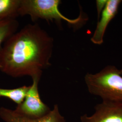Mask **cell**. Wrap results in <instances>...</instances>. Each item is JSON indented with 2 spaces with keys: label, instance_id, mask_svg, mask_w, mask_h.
Here are the masks:
<instances>
[{
  "label": "cell",
  "instance_id": "cell-12",
  "mask_svg": "<svg viewBox=\"0 0 122 122\" xmlns=\"http://www.w3.org/2000/svg\"><path fill=\"white\" fill-rule=\"evenodd\" d=\"M120 73L122 75V69L121 70H120Z\"/></svg>",
  "mask_w": 122,
  "mask_h": 122
},
{
  "label": "cell",
  "instance_id": "cell-1",
  "mask_svg": "<svg viewBox=\"0 0 122 122\" xmlns=\"http://www.w3.org/2000/svg\"><path fill=\"white\" fill-rule=\"evenodd\" d=\"M54 41L38 24H29L3 44L0 71L14 78L25 76L41 77L51 65Z\"/></svg>",
  "mask_w": 122,
  "mask_h": 122
},
{
  "label": "cell",
  "instance_id": "cell-6",
  "mask_svg": "<svg viewBox=\"0 0 122 122\" xmlns=\"http://www.w3.org/2000/svg\"><path fill=\"white\" fill-rule=\"evenodd\" d=\"M121 0H108L105 8L100 15L96 30L91 38L93 44L100 45L104 42L105 32L109 23L115 17L118 13L119 5L122 2Z\"/></svg>",
  "mask_w": 122,
  "mask_h": 122
},
{
  "label": "cell",
  "instance_id": "cell-9",
  "mask_svg": "<svg viewBox=\"0 0 122 122\" xmlns=\"http://www.w3.org/2000/svg\"><path fill=\"white\" fill-rule=\"evenodd\" d=\"M18 27L19 23L15 19L0 20V56L5 42L17 32Z\"/></svg>",
  "mask_w": 122,
  "mask_h": 122
},
{
  "label": "cell",
  "instance_id": "cell-11",
  "mask_svg": "<svg viewBox=\"0 0 122 122\" xmlns=\"http://www.w3.org/2000/svg\"><path fill=\"white\" fill-rule=\"evenodd\" d=\"M107 0H98L96 1V7L98 13V20H99L100 18L101 14L102 13L103 10L105 8V5L106 4Z\"/></svg>",
  "mask_w": 122,
  "mask_h": 122
},
{
  "label": "cell",
  "instance_id": "cell-3",
  "mask_svg": "<svg viewBox=\"0 0 122 122\" xmlns=\"http://www.w3.org/2000/svg\"><path fill=\"white\" fill-rule=\"evenodd\" d=\"M60 0H21L18 10L19 15H29L33 21L41 19L47 20H64L71 25H82L86 19L82 15L75 19H70L62 15L58 9Z\"/></svg>",
  "mask_w": 122,
  "mask_h": 122
},
{
  "label": "cell",
  "instance_id": "cell-8",
  "mask_svg": "<svg viewBox=\"0 0 122 122\" xmlns=\"http://www.w3.org/2000/svg\"><path fill=\"white\" fill-rule=\"evenodd\" d=\"M21 0H0V20L15 19L19 15Z\"/></svg>",
  "mask_w": 122,
  "mask_h": 122
},
{
  "label": "cell",
  "instance_id": "cell-10",
  "mask_svg": "<svg viewBox=\"0 0 122 122\" xmlns=\"http://www.w3.org/2000/svg\"><path fill=\"white\" fill-rule=\"evenodd\" d=\"M30 86H23L15 89L0 88V97H4L12 100L19 105L24 100Z\"/></svg>",
  "mask_w": 122,
  "mask_h": 122
},
{
  "label": "cell",
  "instance_id": "cell-7",
  "mask_svg": "<svg viewBox=\"0 0 122 122\" xmlns=\"http://www.w3.org/2000/svg\"><path fill=\"white\" fill-rule=\"evenodd\" d=\"M0 118L5 122H66L64 118L61 115L57 105L44 117L39 119L30 120L15 116L11 109L5 107L0 108Z\"/></svg>",
  "mask_w": 122,
  "mask_h": 122
},
{
  "label": "cell",
  "instance_id": "cell-2",
  "mask_svg": "<svg viewBox=\"0 0 122 122\" xmlns=\"http://www.w3.org/2000/svg\"><path fill=\"white\" fill-rule=\"evenodd\" d=\"M85 83L90 93L102 101L122 102V76L120 70L108 66L96 74L87 73Z\"/></svg>",
  "mask_w": 122,
  "mask_h": 122
},
{
  "label": "cell",
  "instance_id": "cell-5",
  "mask_svg": "<svg viewBox=\"0 0 122 122\" xmlns=\"http://www.w3.org/2000/svg\"><path fill=\"white\" fill-rule=\"evenodd\" d=\"M81 122H122V102L102 101L95 107V112L81 117Z\"/></svg>",
  "mask_w": 122,
  "mask_h": 122
},
{
  "label": "cell",
  "instance_id": "cell-4",
  "mask_svg": "<svg viewBox=\"0 0 122 122\" xmlns=\"http://www.w3.org/2000/svg\"><path fill=\"white\" fill-rule=\"evenodd\" d=\"M41 77H33V83L30 86L22 103L17 105L16 109L12 110L14 115L28 119L36 120L44 118L51 109L41 99L38 85Z\"/></svg>",
  "mask_w": 122,
  "mask_h": 122
}]
</instances>
